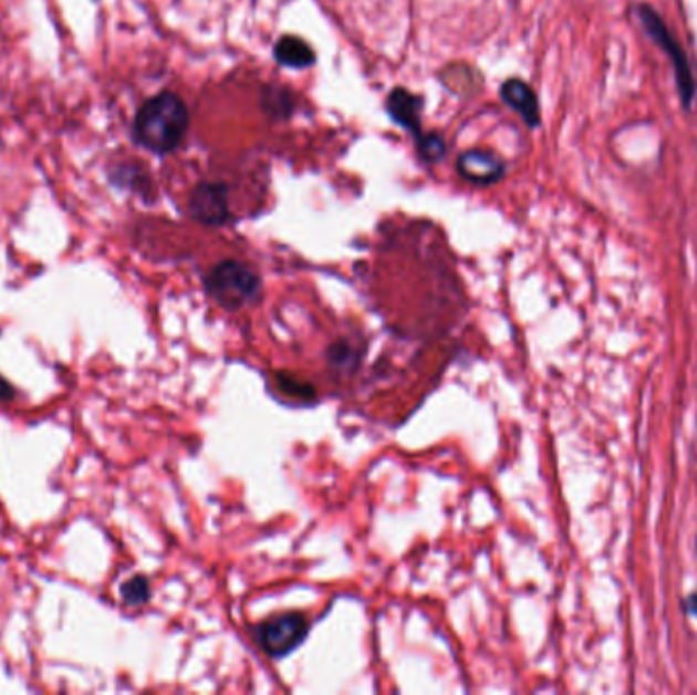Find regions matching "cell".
<instances>
[{"instance_id":"cell-1","label":"cell","mask_w":697,"mask_h":695,"mask_svg":"<svg viewBox=\"0 0 697 695\" xmlns=\"http://www.w3.org/2000/svg\"><path fill=\"white\" fill-rule=\"evenodd\" d=\"M190 125L188 106L174 92H159L142 104L135 116V139L147 152L171 154L180 147Z\"/></svg>"},{"instance_id":"cell-2","label":"cell","mask_w":697,"mask_h":695,"mask_svg":"<svg viewBox=\"0 0 697 695\" xmlns=\"http://www.w3.org/2000/svg\"><path fill=\"white\" fill-rule=\"evenodd\" d=\"M205 290L217 307L227 312H237L258 302L263 282L258 271L243 261L225 259L208 270Z\"/></svg>"},{"instance_id":"cell-3","label":"cell","mask_w":697,"mask_h":695,"mask_svg":"<svg viewBox=\"0 0 697 695\" xmlns=\"http://www.w3.org/2000/svg\"><path fill=\"white\" fill-rule=\"evenodd\" d=\"M309 632L310 620L302 612H285L261 620L253 629V641L263 655L282 658L294 653L306 641Z\"/></svg>"},{"instance_id":"cell-4","label":"cell","mask_w":697,"mask_h":695,"mask_svg":"<svg viewBox=\"0 0 697 695\" xmlns=\"http://www.w3.org/2000/svg\"><path fill=\"white\" fill-rule=\"evenodd\" d=\"M638 14H641V21H643V25H645L646 33L655 39L665 52L672 55L673 65H675V74H677V82H679L682 103H684L685 106H689L691 101H694V94H696V84H694L691 68L687 64L685 53L682 52L679 43L673 38L672 31L665 27V23L660 21V17H658L651 7H641Z\"/></svg>"},{"instance_id":"cell-5","label":"cell","mask_w":697,"mask_h":695,"mask_svg":"<svg viewBox=\"0 0 697 695\" xmlns=\"http://www.w3.org/2000/svg\"><path fill=\"white\" fill-rule=\"evenodd\" d=\"M188 215L207 227H222L231 220L229 190L220 181H200L188 198Z\"/></svg>"},{"instance_id":"cell-6","label":"cell","mask_w":697,"mask_h":695,"mask_svg":"<svg viewBox=\"0 0 697 695\" xmlns=\"http://www.w3.org/2000/svg\"><path fill=\"white\" fill-rule=\"evenodd\" d=\"M457 172L471 184L479 186H490L496 184L503 176V162L488 149H469L457 159Z\"/></svg>"},{"instance_id":"cell-7","label":"cell","mask_w":697,"mask_h":695,"mask_svg":"<svg viewBox=\"0 0 697 695\" xmlns=\"http://www.w3.org/2000/svg\"><path fill=\"white\" fill-rule=\"evenodd\" d=\"M387 115L402 129L413 133L414 137L423 135V98L406 89H394L387 94Z\"/></svg>"},{"instance_id":"cell-8","label":"cell","mask_w":697,"mask_h":695,"mask_svg":"<svg viewBox=\"0 0 697 695\" xmlns=\"http://www.w3.org/2000/svg\"><path fill=\"white\" fill-rule=\"evenodd\" d=\"M503 104H508L512 111H517L520 118L529 125V127H539L541 123V106L534 91L529 84L520 77H510L506 80L500 89Z\"/></svg>"},{"instance_id":"cell-9","label":"cell","mask_w":697,"mask_h":695,"mask_svg":"<svg viewBox=\"0 0 697 695\" xmlns=\"http://www.w3.org/2000/svg\"><path fill=\"white\" fill-rule=\"evenodd\" d=\"M273 58L278 64L292 68V70H306L316 62L314 50L298 35H284L278 39V43L273 45Z\"/></svg>"},{"instance_id":"cell-10","label":"cell","mask_w":697,"mask_h":695,"mask_svg":"<svg viewBox=\"0 0 697 695\" xmlns=\"http://www.w3.org/2000/svg\"><path fill=\"white\" fill-rule=\"evenodd\" d=\"M363 357V345L355 339H336L331 348L326 349V361L331 372L336 375L353 374Z\"/></svg>"},{"instance_id":"cell-11","label":"cell","mask_w":697,"mask_h":695,"mask_svg":"<svg viewBox=\"0 0 697 695\" xmlns=\"http://www.w3.org/2000/svg\"><path fill=\"white\" fill-rule=\"evenodd\" d=\"M261 106H263V111H266L271 118L280 121V118H288V116L294 113V98H292V94L284 91V89L268 86V89L263 91V96H261Z\"/></svg>"},{"instance_id":"cell-12","label":"cell","mask_w":697,"mask_h":695,"mask_svg":"<svg viewBox=\"0 0 697 695\" xmlns=\"http://www.w3.org/2000/svg\"><path fill=\"white\" fill-rule=\"evenodd\" d=\"M121 598L129 608H142L152 598V583L145 575H133L121 585Z\"/></svg>"},{"instance_id":"cell-13","label":"cell","mask_w":697,"mask_h":695,"mask_svg":"<svg viewBox=\"0 0 697 695\" xmlns=\"http://www.w3.org/2000/svg\"><path fill=\"white\" fill-rule=\"evenodd\" d=\"M275 387L282 392V396L292 400H314V387L304 384L302 380H298L294 375L278 374L275 375Z\"/></svg>"},{"instance_id":"cell-14","label":"cell","mask_w":697,"mask_h":695,"mask_svg":"<svg viewBox=\"0 0 697 695\" xmlns=\"http://www.w3.org/2000/svg\"><path fill=\"white\" fill-rule=\"evenodd\" d=\"M416 139H418V154L426 164H437L447 152L445 142L440 139L439 135H420Z\"/></svg>"},{"instance_id":"cell-15","label":"cell","mask_w":697,"mask_h":695,"mask_svg":"<svg viewBox=\"0 0 697 695\" xmlns=\"http://www.w3.org/2000/svg\"><path fill=\"white\" fill-rule=\"evenodd\" d=\"M14 398V387L0 375V400L11 402Z\"/></svg>"},{"instance_id":"cell-16","label":"cell","mask_w":697,"mask_h":695,"mask_svg":"<svg viewBox=\"0 0 697 695\" xmlns=\"http://www.w3.org/2000/svg\"><path fill=\"white\" fill-rule=\"evenodd\" d=\"M691 604H694V614L697 616V595H691Z\"/></svg>"}]
</instances>
